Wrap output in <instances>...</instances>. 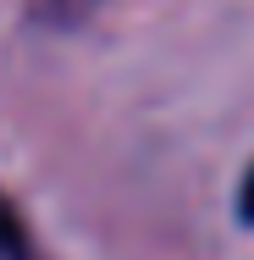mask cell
I'll return each instance as SVG.
<instances>
[{
  "mask_svg": "<svg viewBox=\"0 0 254 260\" xmlns=\"http://www.w3.org/2000/svg\"><path fill=\"white\" fill-rule=\"evenodd\" d=\"M0 260H22V227H17V210L0 200Z\"/></svg>",
  "mask_w": 254,
  "mask_h": 260,
  "instance_id": "6da1fadb",
  "label": "cell"
},
{
  "mask_svg": "<svg viewBox=\"0 0 254 260\" xmlns=\"http://www.w3.org/2000/svg\"><path fill=\"white\" fill-rule=\"evenodd\" d=\"M243 216H249V221H254V172H249V177H243Z\"/></svg>",
  "mask_w": 254,
  "mask_h": 260,
  "instance_id": "7a4b0ae2",
  "label": "cell"
}]
</instances>
